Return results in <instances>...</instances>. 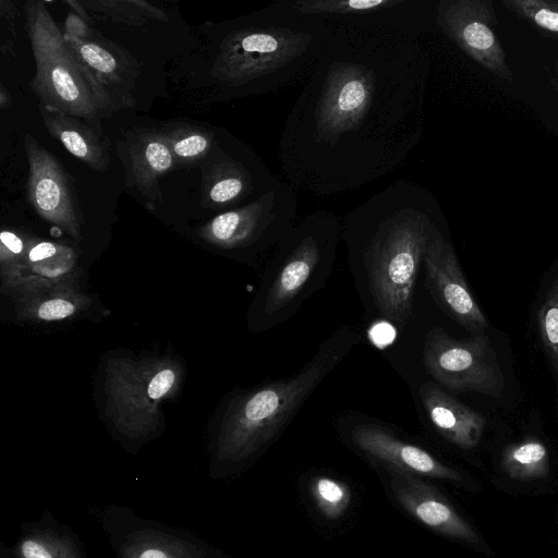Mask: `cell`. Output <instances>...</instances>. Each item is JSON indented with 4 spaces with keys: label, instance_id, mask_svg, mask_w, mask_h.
I'll use <instances>...</instances> for the list:
<instances>
[{
    "label": "cell",
    "instance_id": "6da1fadb",
    "mask_svg": "<svg viewBox=\"0 0 558 558\" xmlns=\"http://www.w3.org/2000/svg\"><path fill=\"white\" fill-rule=\"evenodd\" d=\"M333 27L279 138L287 179L315 195L369 184L407 160L423 135L432 69L418 38Z\"/></svg>",
    "mask_w": 558,
    "mask_h": 558
},
{
    "label": "cell",
    "instance_id": "7a4b0ae2",
    "mask_svg": "<svg viewBox=\"0 0 558 558\" xmlns=\"http://www.w3.org/2000/svg\"><path fill=\"white\" fill-rule=\"evenodd\" d=\"M341 222V241L366 313L404 330L426 248L440 229L430 193L398 180L352 208Z\"/></svg>",
    "mask_w": 558,
    "mask_h": 558
},
{
    "label": "cell",
    "instance_id": "3957f363",
    "mask_svg": "<svg viewBox=\"0 0 558 558\" xmlns=\"http://www.w3.org/2000/svg\"><path fill=\"white\" fill-rule=\"evenodd\" d=\"M335 27L271 2L225 34L210 75L242 94H265L310 75L326 49Z\"/></svg>",
    "mask_w": 558,
    "mask_h": 558
},
{
    "label": "cell",
    "instance_id": "277c9868",
    "mask_svg": "<svg viewBox=\"0 0 558 558\" xmlns=\"http://www.w3.org/2000/svg\"><path fill=\"white\" fill-rule=\"evenodd\" d=\"M362 340L359 328L342 325L319 343L296 373L232 395L223 405L217 429V461L244 464L263 454Z\"/></svg>",
    "mask_w": 558,
    "mask_h": 558
},
{
    "label": "cell",
    "instance_id": "5b68a950",
    "mask_svg": "<svg viewBox=\"0 0 558 558\" xmlns=\"http://www.w3.org/2000/svg\"><path fill=\"white\" fill-rule=\"evenodd\" d=\"M342 222L317 210L296 222L275 247L247 311L251 330H271L324 289L333 270Z\"/></svg>",
    "mask_w": 558,
    "mask_h": 558
},
{
    "label": "cell",
    "instance_id": "8992f818",
    "mask_svg": "<svg viewBox=\"0 0 558 558\" xmlns=\"http://www.w3.org/2000/svg\"><path fill=\"white\" fill-rule=\"evenodd\" d=\"M25 19L36 65L31 89L39 106L74 116L94 126H99L101 118L119 110L73 56L44 2L28 1Z\"/></svg>",
    "mask_w": 558,
    "mask_h": 558
},
{
    "label": "cell",
    "instance_id": "52a82bcc",
    "mask_svg": "<svg viewBox=\"0 0 558 558\" xmlns=\"http://www.w3.org/2000/svg\"><path fill=\"white\" fill-rule=\"evenodd\" d=\"M182 378L181 365L171 359H111L106 366V414L124 436L136 439L159 425V407Z\"/></svg>",
    "mask_w": 558,
    "mask_h": 558
},
{
    "label": "cell",
    "instance_id": "ba28073f",
    "mask_svg": "<svg viewBox=\"0 0 558 558\" xmlns=\"http://www.w3.org/2000/svg\"><path fill=\"white\" fill-rule=\"evenodd\" d=\"M298 198L291 184L282 181L259 198L223 211L198 231L199 236L221 251L252 265L276 247L296 223Z\"/></svg>",
    "mask_w": 558,
    "mask_h": 558
},
{
    "label": "cell",
    "instance_id": "9c48e42d",
    "mask_svg": "<svg viewBox=\"0 0 558 558\" xmlns=\"http://www.w3.org/2000/svg\"><path fill=\"white\" fill-rule=\"evenodd\" d=\"M342 442L371 465H386L424 478L461 482L462 475L396 426L357 411L337 415Z\"/></svg>",
    "mask_w": 558,
    "mask_h": 558
},
{
    "label": "cell",
    "instance_id": "30bf717a",
    "mask_svg": "<svg viewBox=\"0 0 558 558\" xmlns=\"http://www.w3.org/2000/svg\"><path fill=\"white\" fill-rule=\"evenodd\" d=\"M422 352L426 373L442 388L456 393L502 396L505 377L484 333L456 339L435 326L426 332Z\"/></svg>",
    "mask_w": 558,
    "mask_h": 558
},
{
    "label": "cell",
    "instance_id": "8fae6325",
    "mask_svg": "<svg viewBox=\"0 0 558 558\" xmlns=\"http://www.w3.org/2000/svg\"><path fill=\"white\" fill-rule=\"evenodd\" d=\"M299 13L331 25L392 29L418 38L436 23V3L427 0H286Z\"/></svg>",
    "mask_w": 558,
    "mask_h": 558
},
{
    "label": "cell",
    "instance_id": "7c38bea8",
    "mask_svg": "<svg viewBox=\"0 0 558 558\" xmlns=\"http://www.w3.org/2000/svg\"><path fill=\"white\" fill-rule=\"evenodd\" d=\"M436 23L466 56L494 75L511 82L505 50L495 31L490 0H438Z\"/></svg>",
    "mask_w": 558,
    "mask_h": 558
},
{
    "label": "cell",
    "instance_id": "4fadbf2b",
    "mask_svg": "<svg viewBox=\"0 0 558 558\" xmlns=\"http://www.w3.org/2000/svg\"><path fill=\"white\" fill-rule=\"evenodd\" d=\"M396 502L417 522L450 539L480 546L474 527L426 478L386 465H372Z\"/></svg>",
    "mask_w": 558,
    "mask_h": 558
},
{
    "label": "cell",
    "instance_id": "5bb4252c",
    "mask_svg": "<svg viewBox=\"0 0 558 558\" xmlns=\"http://www.w3.org/2000/svg\"><path fill=\"white\" fill-rule=\"evenodd\" d=\"M28 162L27 193L35 211L71 238H82V215L62 165L31 134L24 135Z\"/></svg>",
    "mask_w": 558,
    "mask_h": 558
},
{
    "label": "cell",
    "instance_id": "9a60e30c",
    "mask_svg": "<svg viewBox=\"0 0 558 558\" xmlns=\"http://www.w3.org/2000/svg\"><path fill=\"white\" fill-rule=\"evenodd\" d=\"M425 286L435 303L471 336L483 335L487 320L466 283L452 244L438 229L426 248Z\"/></svg>",
    "mask_w": 558,
    "mask_h": 558
},
{
    "label": "cell",
    "instance_id": "2e32d148",
    "mask_svg": "<svg viewBox=\"0 0 558 558\" xmlns=\"http://www.w3.org/2000/svg\"><path fill=\"white\" fill-rule=\"evenodd\" d=\"M124 165L125 183L146 199L147 205L161 201L159 179L173 166L174 157L161 132L133 130L118 142Z\"/></svg>",
    "mask_w": 558,
    "mask_h": 558
},
{
    "label": "cell",
    "instance_id": "e0dca14e",
    "mask_svg": "<svg viewBox=\"0 0 558 558\" xmlns=\"http://www.w3.org/2000/svg\"><path fill=\"white\" fill-rule=\"evenodd\" d=\"M423 410L434 429L461 449H472L481 441L484 416L459 401L433 380L418 388Z\"/></svg>",
    "mask_w": 558,
    "mask_h": 558
},
{
    "label": "cell",
    "instance_id": "ac0fdd59",
    "mask_svg": "<svg viewBox=\"0 0 558 558\" xmlns=\"http://www.w3.org/2000/svg\"><path fill=\"white\" fill-rule=\"evenodd\" d=\"M78 276L21 289L12 294L22 320L51 323L71 319L87 310L90 299L80 289Z\"/></svg>",
    "mask_w": 558,
    "mask_h": 558
},
{
    "label": "cell",
    "instance_id": "d6986e66",
    "mask_svg": "<svg viewBox=\"0 0 558 558\" xmlns=\"http://www.w3.org/2000/svg\"><path fill=\"white\" fill-rule=\"evenodd\" d=\"M63 36L78 63L118 109L133 107L134 100L129 93L133 83L131 62L114 50L113 45L98 41L94 37L82 40Z\"/></svg>",
    "mask_w": 558,
    "mask_h": 558
},
{
    "label": "cell",
    "instance_id": "ffe728a7",
    "mask_svg": "<svg viewBox=\"0 0 558 558\" xmlns=\"http://www.w3.org/2000/svg\"><path fill=\"white\" fill-rule=\"evenodd\" d=\"M40 116L49 134L89 168L107 170L110 158L108 143L99 137L82 119L39 106Z\"/></svg>",
    "mask_w": 558,
    "mask_h": 558
},
{
    "label": "cell",
    "instance_id": "44dd1931",
    "mask_svg": "<svg viewBox=\"0 0 558 558\" xmlns=\"http://www.w3.org/2000/svg\"><path fill=\"white\" fill-rule=\"evenodd\" d=\"M77 275V256L72 247L35 238L8 294L12 295L27 287L59 281Z\"/></svg>",
    "mask_w": 558,
    "mask_h": 558
},
{
    "label": "cell",
    "instance_id": "7402d4cb",
    "mask_svg": "<svg viewBox=\"0 0 558 558\" xmlns=\"http://www.w3.org/2000/svg\"><path fill=\"white\" fill-rule=\"evenodd\" d=\"M121 558H206L204 549L179 536L145 530L130 534Z\"/></svg>",
    "mask_w": 558,
    "mask_h": 558
},
{
    "label": "cell",
    "instance_id": "603a6c76",
    "mask_svg": "<svg viewBox=\"0 0 558 558\" xmlns=\"http://www.w3.org/2000/svg\"><path fill=\"white\" fill-rule=\"evenodd\" d=\"M501 466L513 480L543 478L549 472L548 451L545 445L535 438L511 444L502 451Z\"/></svg>",
    "mask_w": 558,
    "mask_h": 558
},
{
    "label": "cell",
    "instance_id": "cb8c5ba5",
    "mask_svg": "<svg viewBox=\"0 0 558 558\" xmlns=\"http://www.w3.org/2000/svg\"><path fill=\"white\" fill-rule=\"evenodd\" d=\"M94 19L128 26H143L150 21H168L166 13L144 0L80 1Z\"/></svg>",
    "mask_w": 558,
    "mask_h": 558
},
{
    "label": "cell",
    "instance_id": "d4e9b609",
    "mask_svg": "<svg viewBox=\"0 0 558 558\" xmlns=\"http://www.w3.org/2000/svg\"><path fill=\"white\" fill-rule=\"evenodd\" d=\"M308 484L311 499L325 519L336 521L343 517L352 500L347 483L319 473L312 475Z\"/></svg>",
    "mask_w": 558,
    "mask_h": 558
},
{
    "label": "cell",
    "instance_id": "484cf974",
    "mask_svg": "<svg viewBox=\"0 0 558 558\" xmlns=\"http://www.w3.org/2000/svg\"><path fill=\"white\" fill-rule=\"evenodd\" d=\"M14 551L17 558H83L69 536L51 530L24 536Z\"/></svg>",
    "mask_w": 558,
    "mask_h": 558
},
{
    "label": "cell",
    "instance_id": "4316f807",
    "mask_svg": "<svg viewBox=\"0 0 558 558\" xmlns=\"http://www.w3.org/2000/svg\"><path fill=\"white\" fill-rule=\"evenodd\" d=\"M161 133L179 161L203 158L213 143V132L193 125H178Z\"/></svg>",
    "mask_w": 558,
    "mask_h": 558
},
{
    "label": "cell",
    "instance_id": "83f0119b",
    "mask_svg": "<svg viewBox=\"0 0 558 558\" xmlns=\"http://www.w3.org/2000/svg\"><path fill=\"white\" fill-rule=\"evenodd\" d=\"M35 238L21 235L11 230L0 233V277L1 290L8 293L23 267L26 255Z\"/></svg>",
    "mask_w": 558,
    "mask_h": 558
},
{
    "label": "cell",
    "instance_id": "f1b7e54d",
    "mask_svg": "<svg viewBox=\"0 0 558 558\" xmlns=\"http://www.w3.org/2000/svg\"><path fill=\"white\" fill-rule=\"evenodd\" d=\"M537 325L544 348L558 374V278L537 312Z\"/></svg>",
    "mask_w": 558,
    "mask_h": 558
},
{
    "label": "cell",
    "instance_id": "f546056e",
    "mask_svg": "<svg viewBox=\"0 0 558 558\" xmlns=\"http://www.w3.org/2000/svg\"><path fill=\"white\" fill-rule=\"evenodd\" d=\"M502 3L519 17L558 35V0H504Z\"/></svg>",
    "mask_w": 558,
    "mask_h": 558
},
{
    "label": "cell",
    "instance_id": "4dcf8cb0",
    "mask_svg": "<svg viewBox=\"0 0 558 558\" xmlns=\"http://www.w3.org/2000/svg\"><path fill=\"white\" fill-rule=\"evenodd\" d=\"M15 15L16 9L14 4L11 1L1 0V53L8 59L14 56L17 39Z\"/></svg>",
    "mask_w": 558,
    "mask_h": 558
},
{
    "label": "cell",
    "instance_id": "1f68e13d",
    "mask_svg": "<svg viewBox=\"0 0 558 558\" xmlns=\"http://www.w3.org/2000/svg\"><path fill=\"white\" fill-rule=\"evenodd\" d=\"M65 36L76 39H89L93 37L88 23L76 13H69L64 22Z\"/></svg>",
    "mask_w": 558,
    "mask_h": 558
},
{
    "label": "cell",
    "instance_id": "d6a6232c",
    "mask_svg": "<svg viewBox=\"0 0 558 558\" xmlns=\"http://www.w3.org/2000/svg\"><path fill=\"white\" fill-rule=\"evenodd\" d=\"M68 5H70L78 16H81L85 22L90 23L93 19L88 14V12L83 8V5L80 3V1L70 0L65 2Z\"/></svg>",
    "mask_w": 558,
    "mask_h": 558
},
{
    "label": "cell",
    "instance_id": "836d02e7",
    "mask_svg": "<svg viewBox=\"0 0 558 558\" xmlns=\"http://www.w3.org/2000/svg\"><path fill=\"white\" fill-rule=\"evenodd\" d=\"M11 105V96L4 85L0 83V109L4 110Z\"/></svg>",
    "mask_w": 558,
    "mask_h": 558
},
{
    "label": "cell",
    "instance_id": "e575fe53",
    "mask_svg": "<svg viewBox=\"0 0 558 558\" xmlns=\"http://www.w3.org/2000/svg\"><path fill=\"white\" fill-rule=\"evenodd\" d=\"M556 73H557V81H558V62H557V70H556Z\"/></svg>",
    "mask_w": 558,
    "mask_h": 558
}]
</instances>
